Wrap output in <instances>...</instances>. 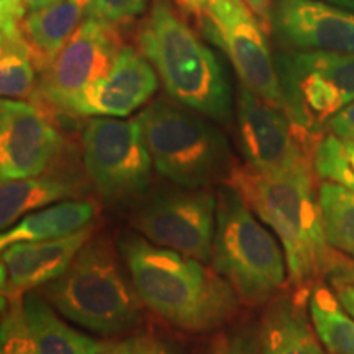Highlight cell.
<instances>
[{"instance_id":"1","label":"cell","mask_w":354,"mask_h":354,"mask_svg":"<svg viewBox=\"0 0 354 354\" xmlns=\"http://www.w3.org/2000/svg\"><path fill=\"white\" fill-rule=\"evenodd\" d=\"M118 251L141 304L176 328L203 333L236 312L240 299L214 266L135 233L122 234Z\"/></svg>"},{"instance_id":"2","label":"cell","mask_w":354,"mask_h":354,"mask_svg":"<svg viewBox=\"0 0 354 354\" xmlns=\"http://www.w3.org/2000/svg\"><path fill=\"white\" fill-rule=\"evenodd\" d=\"M315 176L312 167L266 174L246 165H233L225 180L276 234L290 284L302 292L328 277L343 258L326 240Z\"/></svg>"},{"instance_id":"3","label":"cell","mask_w":354,"mask_h":354,"mask_svg":"<svg viewBox=\"0 0 354 354\" xmlns=\"http://www.w3.org/2000/svg\"><path fill=\"white\" fill-rule=\"evenodd\" d=\"M138 41L171 99L215 122L230 120L233 99L223 66L169 3H154Z\"/></svg>"},{"instance_id":"4","label":"cell","mask_w":354,"mask_h":354,"mask_svg":"<svg viewBox=\"0 0 354 354\" xmlns=\"http://www.w3.org/2000/svg\"><path fill=\"white\" fill-rule=\"evenodd\" d=\"M66 320L92 333L115 336L141 323V300L109 241L91 238L63 276L41 287Z\"/></svg>"},{"instance_id":"5","label":"cell","mask_w":354,"mask_h":354,"mask_svg":"<svg viewBox=\"0 0 354 354\" xmlns=\"http://www.w3.org/2000/svg\"><path fill=\"white\" fill-rule=\"evenodd\" d=\"M212 266L232 284L240 302L269 304L289 279L277 238L232 185L216 190Z\"/></svg>"},{"instance_id":"6","label":"cell","mask_w":354,"mask_h":354,"mask_svg":"<svg viewBox=\"0 0 354 354\" xmlns=\"http://www.w3.org/2000/svg\"><path fill=\"white\" fill-rule=\"evenodd\" d=\"M136 120L154 169L171 183L198 189L227 180L232 154L212 123L165 99L148 105Z\"/></svg>"},{"instance_id":"7","label":"cell","mask_w":354,"mask_h":354,"mask_svg":"<svg viewBox=\"0 0 354 354\" xmlns=\"http://www.w3.org/2000/svg\"><path fill=\"white\" fill-rule=\"evenodd\" d=\"M287 112L317 136L333 115L354 100V55L318 50L294 51L276 61Z\"/></svg>"},{"instance_id":"8","label":"cell","mask_w":354,"mask_h":354,"mask_svg":"<svg viewBox=\"0 0 354 354\" xmlns=\"http://www.w3.org/2000/svg\"><path fill=\"white\" fill-rule=\"evenodd\" d=\"M82 162L88 180L110 203L123 205L148 194L153 161L136 118H92L82 131Z\"/></svg>"},{"instance_id":"9","label":"cell","mask_w":354,"mask_h":354,"mask_svg":"<svg viewBox=\"0 0 354 354\" xmlns=\"http://www.w3.org/2000/svg\"><path fill=\"white\" fill-rule=\"evenodd\" d=\"M215 216L216 194L209 187L177 185L141 197L133 212L131 225L154 245L209 263Z\"/></svg>"},{"instance_id":"10","label":"cell","mask_w":354,"mask_h":354,"mask_svg":"<svg viewBox=\"0 0 354 354\" xmlns=\"http://www.w3.org/2000/svg\"><path fill=\"white\" fill-rule=\"evenodd\" d=\"M236 120L246 166L276 174L313 169V154L323 136L299 125L289 112L261 99L241 84L236 100Z\"/></svg>"},{"instance_id":"11","label":"cell","mask_w":354,"mask_h":354,"mask_svg":"<svg viewBox=\"0 0 354 354\" xmlns=\"http://www.w3.org/2000/svg\"><path fill=\"white\" fill-rule=\"evenodd\" d=\"M203 20L210 37L227 53L243 86L287 110L266 28L245 0H210Z\"/></svg>"},{"instance_id":"12","label":"cell","mask_w":354,"mask_h":354,"mask_svg":"<svg viewBox=\"0 0 354 354\" xmlns=\"http://www.w3.org/2000/svg\"><path fill=\"white\" fill-rule=\"evenodd\" d=\"M122 48L115 24L88 15L50 68L41 73L33 94L35 104L68 115L73 100L84 88L109 73Z\"/></svg>"},{"instance_id":"13","label":"cell","mask_w":354,"mask_h":354,"mask_svg":"<svg viewBox=\"0 0 354 354\" xmlns=\"http://www.w3.org/2000/svg\"><path fill=\"white\" fill-rule=\"evenodd\" d=\"M63 138L35 102L0 99V180L41 176L59 154Z\"/></svg>"},{"instance_id":"14","label":"cell","mask_w":354,"mask_h":354,"mask_svg":"<svg viewBox=\"0 0 354 354\" xmlns=\"http://www.w3.org/2000/svg\"><path fill=\"white\" fill-rule=\"evenodd\" d=\"M158 74L143 53L123 46L112 68L87 86L71 104L68 115L77 117H128L151 99Z\"/></svg>"},{"instance_id":"15","label":"cell","mask_w":354,"mask_h":354,"mask_svg":"<svg viewBox=\"0 0 354 354\" xmlns=\"http://www.w3.org/2000/svg\"><path fill=\"white\" fill-rule=\"evenodd\" d=\"M271 21L300 50L354 55V12L346 8L322 0H277Z\"/></svg>"},{"instance_id":"16","label":"cell","mask_w":354,"mask_h":354,"mask_svg":"<svg viewBox=\"0 0 354 354\" xmlns=\"http://www.w3.org/2000/svg\"><path fill=\"white\" fill-rule=\"evenodd\" d=\"M92 234L94 227L88 225L68 236L15 243L6 248L0 261L6 266L10 295H24L63 276Z\"/></svg>"},{"instance_id":"17","label":"cell","mask_w":354,"mask_h":354,"mask_svg":"<svg viewBox=\"0 0 354 354\" xmlns=\"http://www.w3.org/2000/svg\"><path fill=\"white\" fill-rule=\"evenodd\" d=\"M92 0H57L24 17L20 33L39 73L48 69L88 17Z\"/></svg>"},{"instance_id":"18","label":"cell","mask_w":354,"mask_h":354,"mask_svg":"<svg viewBox=\"0 0 354 354\" xmlns=\"http://www.w3.org/2000/svg\"><path fill=\"white\" fill-rule=\"evenodd\" d=\"M308 292L295 290L269 302L261 322L259 354H326L305 310Z\"/></svg>"},{"instance_id":"19","label":"cell","mask_w":354,"mask_h":354,"mask_svg":"<svg viewBox=\"0 0 354 354\" xmlns=\"http://www.w3.org/2000/svg\"><path fill=\"white\" fill-rule=\"evenodd\" d=\"M24 310L39 354H104L110 346L64 322L41 292L24 294Z\"/></svg>"},{"instance_id":"20","label":"cell","mask_w":354,"mask_h":354,"mask_svg":"<svg viewBox=\"0 0 354 354\" xmlns=\"http://www.w3.org/2000/svg\"><path fill=\"white\" fill-rule=\"evenodd\" d=\"M97 205L91 201H63L25 215L10 228L0 232V253L15 243L44 241L68 236L92 225Z\"/></svg>"},{"instance_id":"21","label":"cell","mask_w":354,"mask_h":354,"mask_svg":"<svg viewBox=\"0 0 354 354\" xmlns=\"http://www.w3.org/2000/svg\"><path fill=\"white\" fill-rule=\"evenodd\" d=\"M79 192L81 189L74 180L57 176L0 180V232L10 228L25 215L69 201Z\"/></svg>"},{"instance_id":"22","label":"cell","mask_w":354,"mask_h":354,"mask_svg":"<svg viewBox=\"0 0 354 354\" xmlns=\"http://www.w3.org/2000/svg\"><path fill=\"white\" fill-rule=\"evenodd\" d=\"M307 307L323 346L331 354H354V318L333 292L318 282L308 292Z\"/></svg>"},{"instance_id":"23","label":"cell","mask_w":354,"mask_h":354,"mask_svg":"<svg viewBox=\"0 0 354 354\" xmlns=\"http://www.w3.org/2000/svg\"><path fill=\"white\" fill-rule=\"evenodd\" d=\"M318 203L330 246L354 259V192L330 180H322Z\"/></svg>"},{"instance_id":"24","label":"cell","mask_w":354,"mask_h":354,"mask_svg":"<svg viewBox=\"0 0 354 354\" xmlns=\"http://www.w3.org/2000/svg\"><path fill=\"white\" fill-rule=\"evenodd\" d=\"M313 169L322 180H330L354 192V140L326 133L315 148Z\"/></svg>"},{"instance_id":"25","label":"cell","mask_w":354,"mask_h":354,"mask_svg":"<svg viewBox=\"0 0 354 354\" xmlns=\"http://www.w3.org/2000/svg\"><path fill=\"white\" fill-rule=\"evenodd\" d=\"M37 68L26 48H12L0 57V97L24 100L37 91Z\"/></svg>"},{"instance_id":"26","label":"cell","mask_w":354,"mask_h":354,"mask_svg":"<svg viewBox=\"0 0 354 354\" xmlns=\"http://www.w3.org/2000/svg\"><path fill=\"white\" fill-rule=\"evenodd\" d=\"M0 354H39L24 310V295H12L0 317Z\"/></svg>"},{"instance_id":"27","label":"cell","mask_w":354,"mask_h":354,"mask_svg":"<svg viewBox=\"0 0 354 354\" xmlns=\"http://www.w3.org/2000/svg\"><path fill=\"white\" fill-rule=\"evenodd\" d=\"M104 354H177L166 339L153 333L128 336L122 342L110 344Z\"/></svg>"},{"instance_id":"28","label":"cell","mask_w":354,"mask_h":354,"mask_svg":"<svg viewBox=\"0 0 354 354\" xmlns=\"http://www.w3.org/2000/svg\"><path fill=\"white\" fill-rule=\"evenodd\" d=\"M148 0H92L88 15L107 20L110 24H122L145 10Z\"/></svg>"},{"instance_id":"29","label":"cell","mask_w":354,"mask_h":354,"mask_svg":"<svg viewBox=\"0 0 354 354\" xmlns=\"http://www.w3.org/2000/svg\"><path fill=\"white\" fill-rule=\"evenodd\" d=\"M205 354H259V335L250 330L223 333L210 344Z\"/></svg>"},{"instance_id":"30","label":"cell","mask_w":354,"mask_h":354,"mask_svg":"<svg viewBox=\"0 0 354 354\" xmlns=\"http://www.w3.org/2000/svg\"><path fill=\"white\" fill-rule=\"evenodd\" d=\"M325 131L338 138L354 140V100L326 122Z\"/></svg>"},{"instance_id":"31","label":"cell","mask_w":354,"mask_h":354,"mask_svg":"<svg viewBox=\"0 0 354 354\" xmlns=\"http://www.w3.org/2000/svg\"><path fill=\"white\" fill-rule=\"evenodd\" d=\"M328 281L331 282V286L354 282V261H349L346 258L339 259L336 268L328 274Z\"/></svg>"},{"instance_id":"32","label":"cell","mask_w":354,"mask_h":354,"mask_svg":"<svg viewBox=\"0 0 354 354\" xmlns=\"http://www.w3.org/2000/svg\"><path fill=\"white\" fill-rule=\"evenodd\" d=\"M335 295L342 307L346 310L354 318V282H346V284H335Z\"/></svg>"},{"instance_id":"33","label":"cell","mask_w":354,"mask_h":354,"mask_svg":"<svg viewBox=\"0 0 354 354\" xmlns=\"http://www.w3.org/2000/svg\"><path fill=\"white\" fill-rule=\"evenodd\" d=\"M246 6L253 10V13L258 17L261 24L266 30H269V25H271V0H245Z\"/></svg>"},{"instance_id":"34","label":"cell","mask_w":354,"mask_h":354,"mask_svg":"<svg viewBox=\"0 0 354 354\" xmlns=\"http://www.w3.org/2000/svg\"><path fill=\"white\" fill-rule=\"evenodd\" d=\"M10 289H8V279H7V271L6 266L0 261V317L3 315L8 304H10Z\"/></svg>"},{"instance_id":"35","label":"cell","mask_w":354,"mask_h":354,"mask_svg":"<svg viewBox=\"0 0 354 354\" xmlns=\"http://www.w3.org/2000/svg\"><path fill=\"white\" fill-rule=\"evenodd\" d=\"M0 7L6 10L8 15L13 17L15 20L21 21L24 20L25 13H26V7L24 0H0Z\"/></svg>"},{"instance_id":"36","label":"cell","mask_w":354,"mask_h":354,"mask_svg":"<svg viewBox=\"0 0 354 354\" xmlns=\"http://www.w3.org/2000/svg\"><path fill=\"white\" fill-rule=\"evenodd\" d=\"M24 46V39L20 37H12V35H6V33H0V57L6 55L7 51H10L12 48H19Z\"/></svg>"},{"instance_id":"37","label":"cell","mask_w":354,"mask_h":354,"mask_svg":"<svg viewBox=\"0 0 354 354\" xmlns=\"http://www.w3.org/2000/svg\"><path fill=\"white\" fill-rule=\"evenodd\" d=\"M25 2V7L26 10H38V8H41L44 6H50L53 2H57V0H24Z\"/></svg>"},{"instance_id":"38","label":"cell","mask_w":354,"mask_h":354,"mask_svg":"<svg viewBox=\"0 0 354 354\" xmlns=\"http://www.w3.org/2000/svg\"><path fill=\"white\" fill-rule=\"evenodd\" d=\"M325 2H330L336 7H342L346 8L349 12H354V0H325Z\"/></svg>"},{"instance_id":"39","label":"cell","mask_w":354,"mask_h":354,"mask_svg":"<svg viewBox=\"0 0 354 354\" xmlns=\"http://www.w3.org/2000/svg\"><path fill=\"white\" fill-rule=\"evenodd\" d=\"M176 2H177V3H179V6H180V7H183V8H184V10H185V8H187V2H189V0H176Z\"/></svg>"}]
</instances>
